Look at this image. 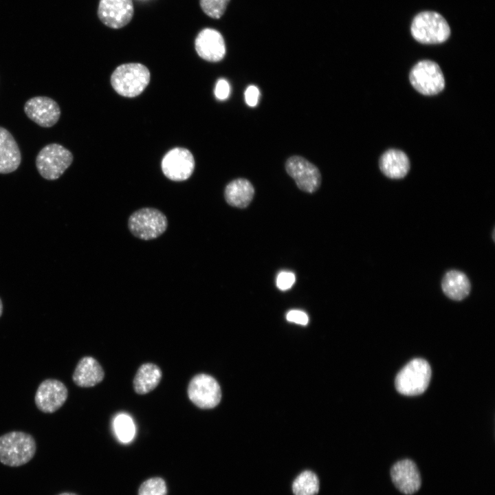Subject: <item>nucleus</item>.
Returning a JSON list of instances; mask_svg holds the SVG:
<instances>
[{
    "label": "nucleus",
    "mask_w": 495,
    "mask_h": 495,
    "mask_svg": "<svg viewBox=\"0 0 495 495\" xmlns=\"http://www.w3.org/2000/svg\"><path fill=\"white\" fill-rule=\"evenodd\" d=\"M168 221L164 213L157 209L144 208L134 212L129 218L131 232L143 240H151L162 235L166 230Z\"/></svg>",
    "instance_id": "6"
},
{
    "label": "nucleus",
    "mask_w": 495,
    "mask_h": 495,
    "mask_svg": "<svg viewBox=\"0 0 495 495\" xmlns=\"http://www.w3.org/2000/svg\"><path fill=\"white\" fill-rule=\"evenodd\" d=\"M296 277L294 273L290 272H281L276 278L277 287L285 291L290 289L295 283Z\"/></svg>",
    "instance_id": "26"
},
{
    "label": "nucleus",
    "mask_w": 495,
    "mask_h": 495,
    "mask_svg": "<svg viewBox=\"0 0 495 495\" xmlns=\"http://www.w3.org/2000/svg\"><path fill=\"white\" fill-rule=\"evenodd\" d=\"M230 88L228 82L224 79H219L215 85L214 88V96L220 100H223L228 98L230 95Z\"/></svg>",
    "instance_id": "27"
},
{
    "label": "nucleus",
    "mask_w": 495,
    "mask_h": 495,
    "mask_svg": "<svg viewBox=\"0 0 495 495\" xmlns=\"http://www.w3.org/2000/svg\"><path fill=\"white\" fill-rule=\"evenodd\" d=\"M431 368L429 363L422 358H415L405 365L395 378L397 390L406 396L422 394L428 388Z\"/></svg>",
    "instance_id": "4"
},
{
    "label": "nucleus",
    "mask_w": 495,
    "mask_h": 495,
    "mask_svg": "<svg viewBox=\"0 0 495 495\" xmlns=\"http://www.w3.org/2000/svg\"><path fill=\"white\" fill-rule=\"evenodd\" d=\"M67 396L68 390L64 383L56 379H46L37 388L34 402L40 411L53 413L63 406Z\"/></svg>",
    "instance_id": "11"
},
{
    "label": "nucleus",
    "mask_w": 495,
    "mask_h": 495,
    "mask_svg": "<svg viewBox=\"0 0 495 495\" xmlns=\"http://www.w3.org/2000/svg\"><path fill=\"white\" fill-rule=\"evenodd\" d=\"M444 294L454 300H461L470 292V283L465 274L457 270L448 272L442 280Z\"/></svg>",
    "instance_id": "21"
},
{
    "label": "nucleus",
    "mask_w": 495,
    "mask_h": 495,
    "mask_svg": "<svg viewBox=\"0 0 495 495\" xmlns=\"http://www.w3.org/2000/svg\"><path fill=\"white\" fill-rule=\"evenodd\" d=\"M97 14L104 25L110 28L120 29L132 20L133 3L132 0H100Z\"/></svg>",
    "instance_id": "12"
},
{
    "label": "nucleus",
    "mask_w": 495,
    "mask_h": 495,
    "mask_svg": "<svg viewBox=\"0 0 495 495\" xmlns=\"http://www.w3.org/2000/svg\"><path fill=\"white\" fill-rule=\"evenodd\" d=\"M21 162V153L14 138L0 126V174L15 171Z\"/></svg>",
    "instance_id": "16"
},
{
    "label": "nucleus",
    "mask_w": 495,
    "mask_h": 495,
    "mask_svg": "<svg viewBox=\"0 0 495 495\" xmlns=\"http://www.w3.org/2000/svg\"><path fill=\"white\" fill-rule=\"evenodd\" d=\"M187 392L190 400L201 409L214 408L221 398L219 383L214 377L205 373L197 374L191 379Z\"/></svg>",
    "instance_id": "9"
},
{
    "label": "nucleus",
    "mask_w": 495,
    "mask_h": 495,
    "mask_svg": "<svg viewBox=\"0 0 495 495\" xmlns=\"http://www.w3.org/2000/svg\"><path fill=\"white\" fill-rule=\"evenodd\" d=\"M379 164L381 171L391 179L403 178L410 169L408 157L403 151L397 149H389L384 153Z\"/></svg>",
    "instance_id": "18"
},
{
    "label": "nucleus",
    "mask_w": 495,
    "mask_h": 495,
    "mask_svg": "<svg viewBox=\"0 0 495 495\" xmlns=\"http://www.w3.org/2000/svg\"><path fill=\"white\" fill-rule=\"evenodd\" d=\"M34 437L23 431H11L0 436V462L10 467L28 463L34 456Z\"/></svg>",
    "instance_id": "1"
},
{
    "label": "nucleus",
    "mask_w": 495,
    "mask_h": 495,
    "mask_svg": "<svg viewBox=\"0 0 495 495\" xmlns=\"http://www.w3.org/2000/svg\"><path fill=\"white\" fill-rule=\"evenodd\" d=\"M202 11L214 19H220L225 13L230 0H199Z\"/></svg>",
    "instance_id": "24"
},
{
    "label": "nucleus",
    "mask_w": 495,
    "mask_h": 495,
    "mask_svg": "<svg viewBox=\"0 0 495 495\" xmlns=\"http://www.w3.org/2000/svg\"><path fill=\"white\" fill-rule=\"evenodd\" d=\"M3 306L1 299L0 298V317L1 316V315L3 314Z\"/></svg>",
    "instance_id": "31"
},
{
    "label": "nucleus",
    "mask_w": 495,
    "mask_h": 495,
    "mask_svg": "<svg viewBox=\"0 0 495 495\" xmlns=\"http://www.w3.org/2000/svg\"><path fill=\"white\" fill-rule=\"evenodd\" d=\"M118 438L124 443L130 441L135 434V426L132 419L126 415H118L114 421Z\"/></svg>",
    "instance_id": "23"
},
{
    "label": "nucleus",
    "mask_w": 495,
    "mask_h": 495,
    "mask_svg": "<svg viewBox=\"0 0 495 495\" xmlns=\"http://www.w3.org/2000/svg\"><path fill=\"white\" fill-rule=\"evenodd\" d=\"M160 368L153 363L142 364L138 369L133 379L134 390L139 395H145L154 390L162 379Z\"/></svg>",
    "instance_id": "20"
},
{
    "label": "nucleus",
    "mask_w": 495,
    "mask_h": 495,
    "mask_svg": "<svg viewBox=\"0 0 495 495\" xmlns=\"http://www.w3.org/2000/svg\"><path fill=\"white\" fill-rule=\"evenodd\" d=\"M195 48L199 56L209 62L221 60L226 53L223 36L220 32L210 28H204L197 34Z\"/></svg>",
    "instance_id": "15"
},
{
    "label": "nucleus",
    "mask_w": 495,
    "mask_h": 495,
    "mask_svg": "<svg viewBox=\"0 0 495 495\" xmlns=\"http://www.w3.org/2000/svg\"><path fill=\"white\" fill-rule=\"evenodd\" d=\"M73 162L72 153L63 146L52 143L45 146L36 157L38 172L45 179H58Z\"/></svg>",
    "instance_id": "5"
},
{
    "label": "nucleus",
    "mask_w": 495,
    "mask_h": 495,
    "mask_svg": "<svg viewBox=\"0 0 495 495\" xmlns=\"http://www.w3.org/2000/svg\"><path fill=\"white\" fill-rule=\"evenodd\" d=\"M260 91L257 87L250 85L245 91V100L250 107H255L258 102Z\"/></svg>",
    "instance_id": "29"
},
{
    "label": "nucleus",
    "mask_w": 495,
    "mask_h": 495,
    "mask_svg": "<svg viewBox=\"0 0 495 495\" xmlns=\"http://www.w3.org/2000/svg\"><path fill=\"white\" fill-rule=\"evenodd\" d=\"M421 473L417 464L408 458L394 462L389 469L393 487L404 495H412L420 490L422 485Z\"/></svg>",
    "instance_id": "8"
},
{
    "label": "nucleus",
    "mask_w": 495,
    "mask_h": 495,
    "mask_svg": "<svg viewBox=\"0 0 495 495\" xmlns=\"http://www.w3.org/2000/svg\"><path fill=\"white\" fill-rule=\"evenodd\" d=\"M58 495H78V494L73 493V492H65L60 493Z\"/></svg>",
    "instance_id": "30"
},
{
    "label": "nucleus",
    "mask_w": 495,
    "mask_h": 495,
    "mask_svg": "<svg viewBox=\"0 0 495 495\" xmlns=\"http://www.w3.org/2000/svg\"><path fill=\"white\" fill-rule=\"evenodd\" d=\"M161 166L167 178L172 181L182 182L188 179L192 174L195 160L188 149L174 148L165 154Z\"/></svg>",
    "instance_id": "13"
},
{
    "label": "nucleus",
    "mask_w": 495,
    "mask_h": 495,
    "mask_svg": "<svg viewBox=\"0 0 495 495\" xmlns=\"http://www.w3.org/2000/svg\"><path fill=\"white\" fill-rule=\"evenodd\" d=\"M26 116L34 122L42 127L53 126L60 116V109L58 103L47 96H36L28 100L24 104Z\"/></svg>",
    "instance_id": "14"
},
{
    "label": "nucleus",
    "mask_w": 495,
    "mask_h": 495,
    "mask_svg": "<svg viewBox=\"0 0 495 495\" xmlns=\"http://www.w3.org/2000/svg\"><path fill=\"white\" fill-rule=\"evenodd\" d=\"M285 169L301 190L313 193L320 188L322 182L320 172L305 157L299 155L289 157L285 163Z\"/></svg>",
    "instance_id": "10"
},
{
    "label": "nucleus",
    "mask_w": 495,
    "mask_h": 495,
    "mask_svg": "<svg viewBox=\"0 0 495 495\" xmlns=\"http://www.w3.org/2000/svg\"><path fill=\"white\" fill-rule=\"evenodd\" d=\"M254 195V188L251 182L244 178L231 181L225 188L224 197L231 206L239 208L250 205Z\"/></svg>",
    "instance_id": "19"
},
{
    "label": "nucleus",
    "mask_w": 495,
    "mask_h": 495,
    "mask_svg": "<svg viewBox=\"0 0 495 495\" xmlns=\"http://www.w3.org/2000/svg\"><path fill=\"white\" fill-rule=\"evenodd\" d=\"M104 377V372L100 363L93 357L85 356L78 361L72 380L79 387L89 388L100 383Z\"/></svg>",
    "instance_id": "17"
},
{
    "label": "nucleus",
    "mask_w": 495,
    "mask_h": 495,
    "mask_svg": "<svg viewBox=\"0 0 495 495\" xmlns=\"http://www.w3.org/2000/svg\"><path fill=\"white\" fill-rule=\"evenodd\" d=\"M409 79L412 87L419 93L432 96L441 92L445 87L443 74L434 61L424 60L412 68Z\"/></svg>",
    "instance_id": "7"
},
{
    "label": "nucleus",
    "mask_w": 495,
    "mask_h": 495,
    "mask_svg": "<svg viewBox=\"0 0 495 495\" xmlns=\"http://www.w3.org/2000/svg\"><path fill=\"white\" fill-rule=\"evenodd\" d=\"M286 319L289 322L300 325H306L309 322V317L307 314L302 311L297 309L291 310L287 312Z\"/></svg>",
    "instance_id": "28"
},
{
    "label": "nucleus",
    "mask_w": 495,
    "mask_h": 495,
    "mask_svg": "<svg viewBox=\"0 0 495 495\" xmlns=\"http://www.w3.org/2000/svg\"><path fill=\"white\" fill-rule=\"evenodd\" d=\"M291 490L293 495H316L320 490L319 478L312 470H304L292 481Z\"/></svg>",
    "instance_id": "22"
},
{
    "label": "nucleus",
    "mask_w": 495,
    "mask_h": 495,
    "mask_svg": "<svg viewBox=\"0 0 495 495\" xmlns=\"http://www.w3.org/2000/svg\"><path fill=\"white\" fill-rule=\"evenodd\" d=\"M410 32L412 37L423 44H439L448 40L450 28L439 13L423 11L412 19Z\"/></svg>",
    "instance_id": "3"
},
{
    "label": "nucleus",
    "mask_w": 495,
    "mask_h": 495,
    "mask_svg": "<svg viewBox=\"0 0 495 495\" xmlns=\"http://www.w3.org/2000/svg\"><path fill=\"white\" fill-rule=\"evenodd\" d=\"M150 81L148 69L141 63H131L118 66L113 72L111 83L120 95L133 98L140 95Z\"/></svg>",
    "instance_id": "2"
},
{
    "label": "nucleus",
    "mask_w": 495,
    "mask_h": 495,
    "mask_svg": "<svg viewBox=\"0 0 495 495\" xmlns=\"http://www.w3.org/2000/svg\"><path fill=\"white\" fill-rule=\"evenodd\" d=\"M167 487L164 480L153 477L144 481L139 487L138 495H166Z\"/></svg>",
    "instance_id": "25"
}]
</instances>
